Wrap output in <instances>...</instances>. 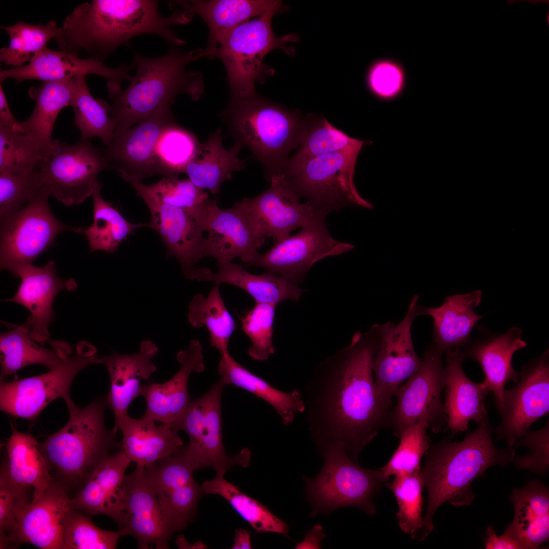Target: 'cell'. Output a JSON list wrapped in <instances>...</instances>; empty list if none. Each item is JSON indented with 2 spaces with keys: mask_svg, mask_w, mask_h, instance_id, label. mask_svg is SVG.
Wrapping results in <instances>:
<instances>
[{
  "mask_svg": "<svg viewBox=\"0 0 549 549\" xmlns=\"http://www.w3.org/2000/svg\"><path fill=\"white\" fill-rule=\"evenodd\" d=\"M379 342L373 326L316 367L302 393L307 423L318 450L344 446L354 461L387 427L391 408L376 390L373 362Z\"/></svg>",
  "mask_w": 549,
  "mask_h": 549,
  "instance_id": "cell-1",
  "label": "cell"
},
{
  "mask_svg": "<svg viewBox=\"0 0 549 549\" xmlns=\"http://www.w3.org/2000/svg\"><path fill=\"white\" fill-rule=\"evenodd\" d=\"M158 1L93 0L75 7L65 18L55 38L61 50L79 56L84 51L88 58L104 60L131 39L151 34L170 45L186 43L171 26L190 22L194 14L174 9L167 16L158 12Z\"/></svg>",
  "mask_w": 549,
  "mask_h": 549,
  "instance_id": "cell-2",
  "label": "cell"
},
{
  "mask_svg": "<svg viewBox=\"0 0 549 549\" xmlns=\"http://www.w3.org/2000/svg\"><path fill=\"white\" fill-rule=\"evenodd\" d=\"M493 432L487 416L460 442L445 439L431 443L419 473L427 491L423 524L428 535L434 529V514L442 504L470 505L475 497L473 480L493 466H506L513 462L514 449L507 446L497 448L492 438Z\"/></svg>",
  "mask_w": 549,
  "mask_h": 549,
  "instance_id": "cell-3",
  "label": "cell"
},
{
  "mask_svg": "<svg viewBox=\"0 0 549 549\" xmlns=\"http://www.w3.org/2000/svg\"><path fill=\"white\" fill-rule=\"evenodd\" d=\"M164 55L148 57L134 52L135 69L129 86L111 99L110 114L119 135L146 118L159 109L171 105L178 95L186 94L198 100L204 90L202 73L188 71L189 63L207 57L205 49L183 51L172 46Z\"/></svg>",
  "mask_w": 549,
  "mask_h": 549,
  "instance_id": "cell-4",
  "label": "cell"
},
{
  "mask_svg": "<svg viewBox=\"0 0 549 549\" xmlns=\"http://www.w3.org/2000/svg\"><path fill=\"white\" fill-rule=\"evenodd\" d=\"M69 418L60 430L39 443L53 480L64 484L74 496L108 456L121 449L116 432L108 430L105 413L107 395L97 397L83 408L67 405Z\"/></svg>",
  "mask_w": 549,
  "mask_h": 549,
  "instance_id": "cell-5",
  "label": "cell"
},
{
  "mask_svg": "<svg viewBox=\"0 0 549 549\" xmlns=\"http://www.w3.org/2000/svg\"><path fill=\"white\" fill-rule=\"evenodd\" d=\"M219 116L235 140L259 161L268 181L282 173L307 126V117L257 93L230 98Z\"/></svg>",
  "mask_w": 549,
  "mask_h": 549,
  "instance_id": "cell-6",
  "label": "cell"
},
{
  "mask_svg": "<svg viewBox=\"0 0 549 549\" xmlns=\"http://www.w3.org/2000/svg\"><path fill=\"white\" fill-rule=\"evenodd\" d=\"M319 452L323 460L321 471L313 478L303 475L305 497L312 506L310 516L327 514L343 507H357L375 515L373 498L388 480L381 470L360 467L342 445Z\"/></svg>",
  "mask_w": 549,
  "mask_h": 549,
  "instance_id": "cell-7",
  "label": "cell"
},
{
  "mask_svg": "<svg viewBox=\"0 0 549 549\" xmlns=\"http://www.w3.org/2000/svg\"><path fill=\"white\" fill-rule=\"evenodd\" d=\"M278 14L269 12L241 23L219 40L216 56L225 67L231 98L256 94V83H263L273 74V69L263 62L268 53L281 49L288 55L294 54L287 44L296 42L297 36L279 38L273 33L271 20Z\"/></svg>",
  "mask_w": 549,
  "mask_h": 549,
  "instance_id": "cell-8",
  "label": "cell"
},
{
  "mask_svg": "<svg viewBox=\"0 0 549 549\" xmlns=\"http://www.w3.org/2000/svg\"><path fill=\"white\" fill-rule=\"evenodd\" d=\"M49 187L42 185L19 209L1 222L0 267L13 275L19 267L34 260L54 242L60 233H81L83 228L61 222L48 204Z\"/></svg>",
  "mask_w": 549,
  "mask_h": 549,
  "instance_id": "cell-9",
  "label": "cell"
},
{
  "mask_svg": "<svg viewBox=\"0 0 549 549\" xmlns=\"http://www.w3.org/2000/svg\"><path fill=\"white\" fill-rule=\"evenodd\" d=\"M362 145L353 146L312 159L284 175L300 198L328 214L356 206L371 209L354 183L355 167Z\"/></svg>",
  "mask_w": 549,
  "mask_h": 549,
  "instance_id": "cell-10",
  "label": "cell"
},
{
  "mask_svg": "<svg viewBox=\"0 0 549 549\" xmlns=\"http://www.w3.org/2000/svg\"><path fill=\"white\" fill-rule=\"evenodd\" d=\"M99 363L97 349L86 342L79 343L74 353L45 374L10 382L1 381L0 408L15 417L34 421L50 402L58 398L72 402L70 388L82 370Z\"/></svg>",
  "mask_w": 549,
  "mask_h": 549,
  "instance_id": "cell-11",
  "label": "cell"
},
{
  "mask_svg": "<svg viewBox=\"0 0 549 549\" xmlns=\"http://www.w3.org/2000/svg\"><path fill=\"white\" fill-rule=\"evenodd\" d=\"M444 353L431 342L425 350L420 369L396 391V406L390 410L387 427L399 437L405 429L424 421L433 433L447 422L442 392L445 384Z\"/></svg>",
  "mask_w": 549,
  "mask_h": 549,
  "instance_id": "cell-12",
  "label": "cell"
},
{
  "mask_svg": "<svg viewBox=\"0 0 549 549\" xmlns=\"http://www.w3.org/2000/svg\"><path fill=\"white\" fill-rule=\"evenodd\" d=\"M328 214L321 212L296 234L274 242L268 251L259 253L245 266L263 268L297 284L303 281L316 262L353 248L352 245L332 237L326 223Z\"/></svg>",
  "mask_w": 549,
  "mask_h": 549,
  "instance_id": "cell-13",
  "label": "cell"
},
{
  "mask_svg": "<svg viewBox=\"0 0 549 549\" xmlns=\"http://www.w3.org/2000/svg\"><path fill=\"white\" fill-rule=\"evenodd\" d=\"M38 168L51 194L67 206L80 204L92 196L98 175L109 169L101 149L82 137L73 145L56 140Z\"/></svg>",
  "mask_w": 549,
  "mask_h": 549,
  "instance_id": "cell-14",
  "label": "cell"
},
{
  "mask_svg": "<svg viewBox=\"0 0 549 549\" xmlns=\"http://www.w3.org/2000/svg\"><path fill=\"white\" fill-rule=\"evenodd\" d=\"M520 379L505 389L497 408L501 416L494 430L498 439L513 447L530 430L532 424L549 413V350L530 359L519 372Z\"/></svg>",
  "mask_w": 549,
  "mask_h": 549,
  "instance_id": "cell-15",
  "label": "cell"
},
{
  "mask_svg": "<svg viewBox=\"0 0 549 549\" xmlns=\"http://www.w3.org/2000/svg\"><path fill=\"white\" fill-rule=\"evenodd\" d=\"M268 181L269 188L261 194L236 202L249 219L261 247L267 238L275 242L287 238L292 231L326 212L307 202L301 203L283 174L273 175Z\"/></svg>",
  "mask_w": 549,
  "mask_h": 549,
  "instance_id": "cell-16",
  "label": "cell"
},
{
  "mask_svg": "<svg viewBox=\"0 0 549 549\" xmlns=\"http://www.w3.org/2000/svg\"><path fill=\"white\" fill-rule=\"evenodd\" d=\"M419 298L417 294L413 296L407 313L400 323L388 321L372 325L379 338L373 362L375 388L380 399L389 407L397 389L423 363L422 358L415 351L411 333L413 322L419 316Z\"/></svg>",
  "mask_w": 549,
  "mask_h": 549,
  "instance_id": "cell-17",
  "label": "cell"
},
{
  "mask_svg": "<svg viewBox=\"0 0 549 549\" xmlns=\"http://www.w3.org/2000/svg\"><path fill=\"white\" fill-rule=\"evenodd\" d=\"M122 489L124 527L119 531L133 537L138 548H169L173 534L186 527L162 506L147 481L144 467L137 465L126 474Z\"/></svg>",
  "mask_w": 549,
  "mask_h": 549,
  "instance_id": "cell-18",
  "label": "cell"
},
{
  "mask_svg": "<svg viewBox=\"0 0 549 549\" xmlns=\"http://www.w3.org/2000/svg\"><path fill=\"white\" fill-rule=\"evenodd\" d=\"M171 105L162 107L124 132L114 135L101 149L109 169L128 183L142 181L155 174L164 175L155 154L157 141L165 128L176 123Z\"/></svg>",
  "mask_w": 549,
  "mask_h": 549,
  "instance_id": "cell-19",
  "label": "cell"
},
{
  "mask_svg": "<svg viewBox=\"0 0 549 549\" xmlns=\"http://www.w3.org/2000/svg\"><path fill=\"white\" fill-rule=\"evenodd\" d=\"M150 214L147 223L160 234L169 255L178 261L182 273L187 279H196L198 268L195 265L203 257L208 205L194 209H185L143 198Z\"/></svg>",
  "mask_w": 549,
  "mask_h": 549,
  "instance_id": "cell-20",
  "label": "cell"
},
{
  "mask_svg": "<svg viewBox=\"0 0 549 549\" xmlns=\"http://www.w3.org/2000/svg\"><path fill=\"white\" fill-rule=\"evenodd\" d=\"M132 68L131 65L125 64L116 68L108 67L103 62L95 58H83L61 50L46 48L26 65L1 70L0 82L12 78L17 83L29 79L45 83L95 74L107 80L109 97L111 99L122 90L124 80H131L130 71Z\"/></svg>",
  "mask_w": 549,
  "mask_h": 549,
  "instance_id": "cell-21",
  "label": "cell"
},
{
  "mask_svg": "<svg viewBox=\"0 0 549 549\" xmlns=\"http://www.w3.org/2000/svg\"><path fill=\"white\" fill-rule=\"evenodd\" d=\"M71 499L67 486L53 480L41 496L19 509L10 547L27 543L42 549H62L65 523L73 509Z\"/></svg>",
  "mask_w": 549,
  "mask_h": 549,
  "instance_id": "cell-22",
  "label": "cell"
},
{
  "mask_svg": "<svg viewBox=\"0 0 549 549\" xmlns=\"http://www.w3.org/2000/svg\"><path fill=\"white\" fill-rule=\"evenodd\" d=\"M14 276L21 279V283L14 295L6 301L18 303L30 312L31 336L41 344L49 342L48 326L53 320V300L63 290L74 291L77 284L72 278L58 277L52 261L43 267L32 264L18 268Z\"/></svg>",
  "mask_w": 549,
  "mask_h": 549,
  "instance_id": "cell-23",
  "label": "cell"
},
{
  "mask_svg": "<svg viewBox=\"0 0 549 549\" xmlns=\"http://www.w3.org/2000/svg\"><path fill=\"white\" fill-rule=\"evenodd\" d=\"M203 257L216 258L218 264L239 258L245 266L258 255L261 247L252 225L235 203L227 209L218 207L216 200L208 207Z\"/></svg>",
  "mask_w": 549,
  "mask_h": 549,
  "instance_id": "cell-24",
  "label": "cell"
},
{
  "mask_svg": "<svg viewBox=\"0 0 549 549\" xmlns=\"http://www.w3.org/2000/svg\"><path fill=\"white\" fill-rule=\"evenodd\" d=\"M176 357L181 367L169 380L142 385L141 395L146 404L143 417L171 425L191 402L188 388L189 377L193 372L201 373L205 369L202 346L198 340H192L188 348L179 351Z\"/></svg>",
  "mask_w": 549,
  "mask_h": 549,
  "instance_id": "cell-25",
  "label": "cell"
},
{
  "mask_svg": "<svg viewBox=\"0 0 549 549\" xmlns=\"http://www.w3.org/2000/svg\"><path fill=\"white\" fill-rule=\"evenodd\" d=\"M445 360L444 411L447 416L446 430L452 437L468 432L471 420L477 424L488 416L484 400L490 392L483 382L476 383L465 374L462 367L464 353L460 348L448 350Z\"/></svg>",
  "mask_w": 549,
  "mask_h": 549,
  "instance_id": "cell-26",
  "label": "cell"
},
{
  "mask_svg": "<svg viewBox=\"0 0 549 549\" xmlns=\"http://www.w3.org/2000/svg\"><path fill=\"white\" fill-rule=\"evenodd\" d=\"M482 333V337L463 347L464 361L471 359L479 363L484 375L482 382L493 393L497 408L505 385L516 383L519 378V372L512 364V356L528 344L521 338L522 330L517 327L503 334L487 333L485 330Z\"/></svg>",
  "mask_w": 549,
  "mask_h": 549,
  "instance_id": "cell-27",
  "label": "cell"
},
{
  "mask_svg": "<svg viewBox=\"0 0 549 549\" xmlns=\"http://www.w3.org/2000/svg\"><path fill=\"white\" fill-rule=\"evenodd\" d=\"M131 463L121 449L108 456L71 498L72 508L92 515H106L121 530L124 527L123 483Z\"/></svg>",
  "mask_w": 549,
  "mask_h": 549,
  "instance_id": "cell-28",
  "label": "cell"
},
{
  "mask_svg": "<svg viewBox=\"0 0 549 549\" xmlns=\"http://www.w3.org/2000/svg\"><path fill=\"white\" fill-rule=\"evenodd\" d=\"M158 347L151 341H142L139 352L130 355L114 352L99 357V363L106 367L109 374L110 389L107 395L109 408L114 416L113 430L117 432L123 419L128 415L131 402L141 395V380L148 379L157 368L152 359Z\"/></svg>",
  "mask_w": 549,
  "mask_h": 549,
  "instance_id": "cell-29",
  "label": "cell"
},
{
  "mask_svg": "<svg viewBox=\"0 0 549 549\" xmlns=\"http://www.w3.org/2000/svg\"><path fill=\"white\" fill-rule=\"evenodd\" d=\"M169 6L197 14L205 22L209 36L205 50L211 59L216 57L220 39L234 27L268 12L280 14L287 9L281 1L271 0L175 1Z\"/></svg>",
  "mask_w": 549,
  "mask_h": 549,
  "instance_id": "cell-30",
  "label": "cell"
},
{
  "mask_svg": "<svg viewBox=\"0 0 549 549\" xmlns=\"http://www.w3.org/2000/svg\"><path fill=\"white\" fill-rule=\"evenodd\" d=\"M226 385L220 378L203 394L205 414L202 424L196 436L186 445L198 470L211 467L217 474L223 475L233 466L247 467L251 455L247 448L232 456L225 450L222 435L221 398Z\"/></svg>",
  "mask_w": 549,
  "mask_h": 549,
  "instance_id": "cell-31",
  "label": "cell"
},
{
  "mask_svg": "<svg viewBox=\"0 0 549 549\" xmlns=\"http://www.w3.org/2000/svg\"><path fill=\"white\" fill-rule=\"evenodd\" d=\"M514 517L503 533L521 549L539 548L549 538V490L538 479L514 487L510 496Z\"/></svg>",
  "mask_w": 549,
  "mask_h": 549,
  "instance_id": "cell-32",
  "label": "cell"
},
{
  "mask_svg": "<svg viewBox=\"0 0 549 549\" xmlns=\"http://www.w3.org/2000/svg\"><path fill=\"white\" fill-rule=\"evenodd\" d=\"M482 292L477 290L446 297L438 307L418 305L419 316L429 315L433 320L434 345L443 353L462 348L470 340L471 333L483 316L474 311L481 301Z\"/></svg>",
  "mask_w": 549,
  "mask_h": 549,
  "instance_id": "cell-33",
  "label": "cell"
},
{
  "mask_svg": "<svg viewBox=\"0 0 549 549\" xmlns=\"http://www.w3.org/2000/svg\"><path fill=\"white\" fill-rule=\"evenodd\" d=\"M39 443L30 434L13 431L5 444L1 466L0 473L29 494L32 500L41 496L53 480Z\"/></svg>",
  "mask_w": 549,
  "mask_h": 549,
  "instance_id": "cell-34",
  "label": "cell"
},
{
  "mask_svg": "<svg viewBox=\"0 0 549 549\" xmlns=\"http://www.w3.org/2000/svg\"><path fill=\"white\" fill-rule=\"evenodd\" d=\"M5 324L10 329L0 336L1 381L32 364L52 369L73 353L70 345L63 342L50 341V348L40 345L31 336L29 318L21 325Z\"/></svg>",
  "mask_w": 549,
  "mask_h": 549,
  "instance_id": "cell-35",
  "label": "cell"
},
{
  "mask_svg": "<svg viewBox=\"0 0 549 549\" xmlns=\"http://www.w3.org/2000/svg\"><path fill=\"white\" fill-rule=\"evenodd\" d=\"M156 421L129 415L120 423L123 435L121 449L131 461L144 467L173 455L184 446L183 440L167 423L157 426Z\"/></svg>",
  "mask_w": 549,
  "mask_h": 549,
  "instance_id": "cell-36",
  "label": "cell"
},
{
  "mask_svg": "<svg viewBox=\"0 0 549 549\" xmlns=\"http://www.w3.org/2000/svg\"><path fill=\"white\" fill-rule=\"evenodd\" d=\"M217 265L216 272L206 267L199 268L196 280L234 285L246 291L255 303L277 306L287 300L297 302L306 291L298 284L269 272L254 274L241 264L232 262Z\"/></svg>",
  "mask_w": 549,
  "mask_h": 549,
  "instance_id": "cell-37",
  "label": "cell"
},
{
  "mask_svg": "<svg viewBox=\"0 0 549 549\" xmlns=\"http://www.w3.org/2000/svg\"><path fill=\"white\" fill-rule=\"evenodd\" d=\"M76 78L31 87L28 94L36 101L34 110L27 120L18 121L13 128L27 135L44 157L54 147L56 140L51 137L54 125L61 110L70 105Z\"/></svg>",
  "mask_w": 549,
  "mask_h": 549,
  "instance_id": "cell-38",
  "label": "cell"
},
{
  "mask_svg": "<svg viewBox=\"0 0 549 549\" xmlns=\"http://www.w3.org/2000/svg\"><path fill=\"white\" fill-rule=\"evenodd\" d=\"M223 138L220 128L211 133L207 140L200 143L195 157L184 171L195 185L209 190L214 195L220 193L223 182L231 180L234 172L246 166V161L238 157L242 145L235 140L230 148H225Z\"/></svg>",
  "mask_w": 549,
  "mask_h": 549,
  "instance_id": "cell-39",
  "label": "cell"
},
{
  "mask_svg": "<svg viewBox=\"0 0 549 549\" xmlns=\"http://www.w3.org/2000/svg\"><path fill=\"white\" fill-rule=\"evenodd\" d=\"M218 372L226 385H234L266 402L286 425L291 424L296 415L305 411L302 392L298 388L287 392L276 389L239 364L229 353L222 355Z\"/></svg>",
  "mask_w": 549,
  "mask_h": 549,
  "instance_id": "cell-40",
  "label": "cell"
},
{
  "mask_svg": "<svg viewBox=\"0 0 549 549\" xmlns=\"http://www.w3.org/2000/svg\"><path fill=\"white\" fill-rule=\"evenodd\" d=\"M363 144V141L352 138L333 126L324 117L308 116L299 148L289 159L282 174L288 175L315 158Z\"/></svg>",
  "mask_w": 549,
  "mask_h": 549,
  "instance_id": "cell-41",
  "label": "cell"
},
{
  "mask_svg": "<svg viewBox=\"0 0 549 549\" xmlns=\"http://www.w3.org/2000/svg\"><path fill=\"white\" fill-rule=\"evenodd\" d=\"M101 185L98 181L92 196L93 199V222L83 233L88 242L89 251L114 252L121 241L135 229L148 227L144 223L128 222L111 203L106 201L101 194Z\"/></svg>",
  "mask_w": 549,
  "mask_h": 549,
  "instance_id": "cell-42",
  "label": "cell"
},
{
  "mask_svg": "<svg viewBox=\"0 0 549 549\" xmlns=\"http://www.w3.org/2000/svg\"><path fill=\"white\" fill-rule=\"evenodd\" d=\"M219 286L215 285L206 297L201 294L194 296L189 305L188 319L195 327L206 326L210 346L222 356L229 353L228 343L236 324L222 298Z\"/></svg>",
  "mask_w": 549,
  "mask_h": 549,
  "instance_id": "cell-43",
  "label": "cell"
},
{
  "mask_svg": "<svg viewBox=\"0 0 549 549\" xmlns=\"http://www.w3.org/2000/svg\"><path fill=\"white\" fill-rule=\"evenodd\" d=\"M201 486L205 494L218 495L226 499L234 509L257 533L274 532L285 535L288 525L255 499L242 493L238 487L217 474L216 478L204 481Z\"/></svg>",
  "mask_w": 549,
  "mask_h": 549,
  "instance_id": "cell-44",
  "label": "cell"
},
{
  "mask_svg": "<svg viewBox=\"0 0 549 549\" xmlns=\"http://www.w3.org/2000/svg\"><path fill=\"white\" fill-rule=\"evenodd\" d=\"M1 28L8 34L10 42L7 47L1 49L0 60L12 67L30 63L60 30V26L52 20L44 25L19 21L11 26L1 25Z\"/></svg>",
  "mask_w": 549,
  "mask_h": 549,
  "instance_id": "cell-45",
  "label": "cell"
},
{
  "mask_svg": "<svg viewBox=\"0 0 549 549\" xmlns=\"http://www.w3.org/2000/svg\"><path fill=\"white\" fill-rule=\"evenodd\" d=\"M74 111V123L85 139L98 137L106 146L114 135L115 123L110 114V104L90 94L85 76L76 78L70 105Z\"/></svg>",
  "mask_w": 549,
  "mask_h": 549,
  "instance_id": "cell-46",
  "label": "cell"
},
{
  "mask_svg": "<svg viewBox=\"0 0 549 549\" xmlns=\"http://www.w3.org/2000/svg\"><path fill=\"white\" fill-rule=\"evenodd\" d=\"M419 472L395 476L391 482L384 485L393 493L398 505L396 516L400 529L418 541L428 536L422 516L423 486Z\"/></svg>",
  "mask_w": 549,
  "mask_h": 549,
  "instance_id": "cell-47",
  "label": "cell"
},
{
  "mask_svg": "<svg viewBox=\"0 0 549 549\" xmlns=\"http://www.w3.org/2000/svg\"><path fill=\"white\" fill-rule=\"evenodd\" d=\"M142 199L147 198L171 206L194 209L207 206L210 199L204 189L188 179L165 177L156 183L146 185L142 181L129 183Z\"/></svg>",
  "mask_w": 549,
  "mask_h": 549,
  "instance_id": "cell-48",
  "label": "cell"
},
{
  "mask_svg": "<svg viewBox=\"0 0 549 549\" xmlns=\"http://www.w3.org/2000/svg\"><path fill=\"white\" fill-rule=\"evenodd\" d=\"M192 133L177 123L164 129L155 148V154L164 176L178 177L195 157L200 145Z\"/></svg>",
  "mask_w": 549,
  "mask_h": 549,
  "instance_id": "cell-49",
  "label": "cell"
},
{
  "mask_svg": "<svg viewBox=\"0 0 549 549\" xmlns=\"http://www.w3.org/2000/svg\"><path fill=\"white\" fill-rule=\"evenodd\" d=\"M428 430L426 423L421 421L400 433L399 446L387 464L380 468L386 478L420 472L421 460L431 443Z\"/></svg>",
  "mask_w": 549,
  "mask_h": 549,
  "instance_id": "cell-50",
  "label": "cell"
},
{
  "mask_svg": "<svg viewBox=\"0 0 549 549\" xmlns=\"http://www.w3.org/2000/svg\"><path fill=\"white\" fill-rule=\"evenodd\" d=\"M123 536L119 530L100 529L88 514L73 509L65 523L62 549H114Z\"/></svg>",
  "mask_w": 549,
  "mask_h": 549,
  "instance_id": "cell-51",
  "label": "cell"
},
{
  "mask_svg": "<svg viewBox=\"0 0 549 549\" xmlns=\"http://www.w3.org/2000/svg\"><path fill=\"white\" fill-rule=\"evenodd\" d=\"M44 157L26 134L0 127V172L27 171L38 167Z\"/></svg>",
  "mask_w": 549,
  "mask_h": 549,
  "instance_id": "cell-52",
  "label": "cell"
},
{
  "mask_svg": "<svg viewBox=\"0 0 549 549\" xmlns=\"http://www.w3.org/2000/svg\"><path fill=\"white\" fill-rule=\"evenodd\" d=\"M276 305L255 303L241 319V329L250 339L248 348L253 359L264 361L274 353L272 337Z\"/></svg>",
  "mask_w": 549,
  "mask_h": 549,
  "instance_id": "cell-53",
  "label": "cell"
},
{
  "mask_svg": "<svg viewBox=\"0 0 549 549\" xmlns=\"http://www.w3.org/2000/svg\"><path fill=\"white\" fill-rule=\"evenodd\" d=\"M43 185L38 167L27 171L0 172L1 222L25 205Z\"/></svg>",
  "mask_w": 549,
  "mask_h": 549,
  "instance_id": "cell-54",
  "label": "cell"
},
{
  "mask_svg": "<svg viewBox=\"0 0 549 549\" xmlns=\"http://www.w3.org/2000/svg\"><path fill=\"white\" fill-rule=\"evenodd\" d=\"M32 500L30 495L13 485L0 473V548H10L18 511L22 505Z\"/></svg>",
  "mask_w": 549,
  "mask_h": 549,
  "instance_id": "cell-55",
  "label": "cell"
},
{
  "mask_svg": "<svg viewBox=\"0 0 549 549\" xmlns=\"http://www.w3.org/2000/svg\"><path fill=\"white\" fill-rule=\"evenodd\" d=\"M515 445L530 450V453L517 456L514 459V466L519 470H527L530 472L545 475L549 468V419L540 429L530 430L518 440Z\"/></svg>",
  "mask_w": 549,
  "mask_h": 549,
  "instance_id": "cell-56",
  "label": "cell"
},
{
  "mask_svg": "<svg viewBox=\"0 0 549 549\" xmlns=\"http://www.w3.org/2000/svg\"><path fill=\"white\" fill-rule=\"evenodd\" d=\"M404 81L401 68L389 60H380L374 64L368 74V82L371 91L384 99L398 95L403 88Z\"/></svg>",
  "mask_w": 549,
  "mask_h": 549,
  "instance_id": "cell-57",
  "label": "cell"
},
{
  "mask_svg": "<svg viewBox=\"0 0 549 549\" xmlns=\"http://www.w3.org/2000/svg\"><path fill=\"white\" fill-rule=\"evenodd\" d=\"M486 537L484 547L486 549H521L515 541L502 534L498 536L493 527L490 525L486 528Z\"/></svg>",
  "mask_w": 549,
  "mask_h": 549,
  "instance_id": "cell-58",
  "label": "cell"
},
{
  "mask_svg": "<svg viewBox=\"0 0 549 549\" xmlns=\"http://www.w3.org/2000/svg\"><path fill=\"white\" fill-rule=\"evenodd\" d=\"M18 122L12 114L0 84V127L13 129Z\"/></svg>",
  "mask_w": 549,
  "mask_h": 549,
  "instance_id": "cell-59",
  "label": "cell"
},
{
  "mask_svg": "<svg viewBox=\"0 0 549 549\" xmlns=\"http://www.w3.org/2000/svg\"><path fill=\"white\" fill-rule=\"evenodd\" d=\"M325 537L321 526L316 525L308 532L304 540L298 543L295 548H320V542Z\"/></svg>",
  "mask_w": 549,
  "mask_h": 549,
  "instance_id": "cell-60",
  "label": "cell"
},
{
  "mask_svg": "<svg viewBox=\"0 0 549 549\" xmlns=\"http://www.w3.org/2000/svg\"><path fill=\"white\" fill-rule=\"evenodd\" d=\"M234 543L232 549H251V533L245 529L235 530Z\"/></svg>",
  "mask_w": 549,
  "mask_h": 549,
  "instance_id": "cell-61",
  "label": "cell"
},
{
  "mask_svg": "<svg viewBox=\"0 0 549 549\" xmlns=\"http://www.w3.org/2000/svg\"><path fill=\"white\" fill-rule=\"evenodd\" d=\"M547 22H548V15H547Z\"/></svg>",
  "mask_w": 549,
  "mask_h": 549,
  "instance_id": "cell-62",
  "label": "cell"
}]
</instances>
